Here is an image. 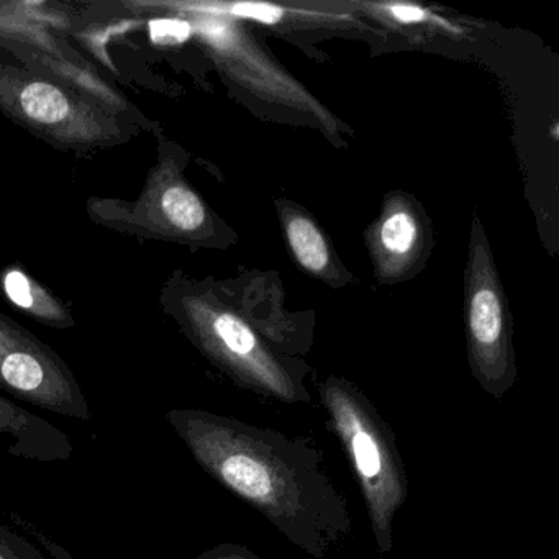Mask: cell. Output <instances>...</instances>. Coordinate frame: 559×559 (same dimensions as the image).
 Instances as JSON below:
<instances>
[{
	"mask_svg": "<svg viewBox=\"0 0 559 559\" xmlns=\"http://www.w3.org/2000/svg\"><path fill=\"white\" fill-rule=\"evenodd\" d=\"M166 420L209 476L307 555L326 558L348 538V503L309 441L198 408H173Z\"/></svg>",
	"mask_w": 559,
	"mask_h": 559,
	"instance_id": "cell-1",
	"label": "cell"
},
{
	"mask_svg": "<svg viewBox=\"0 0 559 559\" xmlns=\"http://www.w3.org/2000/svg\"><path fill=\"white\" fill-rule=\"evenodd\" d=\"M159 302L192 345L241 389L286 404L309 402L306 366L274 352L214 290L176 273L163 287Z\"/></svg>",
	"mask_w": 559,
	"mask_h": 559,
	"instance_id": "cell-2",
	"label": "cell"
},
{
	"mask_svg": "<svg viewBox=\"0 0 559 559\" xmlns=\"http://www.w3.org/2000/svg\"><path fill=\"white\" fill-rule=\"evenodd\" d=\"M319 391L330 427L361 487L376 545L379 551L389 552L394 545L392 523L408 493L407 473L394 433L369 399L345 379L329 378Z\"/></svg>",
	"mask_w": 559,
	"mask_h": 559,
	"instance_id": "cell-3",
	"label": "cell"
},
{
	"mask_svg": "<svg viewBox=\"0 0 559 559\" xmlns=\"http://www.w3.org/2000/svg\"><path fill=\"white\" fill-rule=\"evenodd\" d=\"M0 112L61 150L87 153L127 145L136 135L129 119L87 94L0 64Z\"/></svg>",
	"mask_w": 559,
	"mask_h": 559,
	"instance_id": "cell-4",
	"label": "cell"
},
{
	"mask_svg": "<svg viewBox=\"0 0 559 559\" xmlns=\"http://www.w3.org/2000/svg\"><path fill=\"white\" fill-rule=\"evenodd\" d=\"M169 143L150 169L145 188L133 202L94 198L87 212L96 224L122 234L191 243L207 235L211 215L202 199L182 178Z\"/></svg>",
	"mask_w": 559,
	"mask_h": 559,
	"instance_id": "cell-5",
	"label": "cell"
},
{
	"mask_svg": "<svg viewBox=\"0 0 559 559\" xmlns=\"http://www.w3.org/2000/svg\"><path fill=\"white\" fill-rule=\"evenodd\" d=\"M0 388L14 397L74 420H91L73 371L47 343L0 312Z\"/></svg>",
	"mask_w": 559,
	"mask_h": 559,
	"instance_id": "cell-6",
	"label": "cell"
},
{
	"mask_svg": "<svg viewBox=\"0 0 559 559\" xmlns=\"http://www.w3.org/2000/svg\"><path fill=\"white\" fill-rule=\"evenodd\" d=\"M471 263L474 274L466 289L471 369L487 394L502 399L516 376L506 302L484 253L476 251Z\"/></svg>",
	"mask_w": 559,
	"mask_h": 559,
	"instance_id": "cell-7",
	"label": "cell"
},
{
	"mask_svg": "<svg viewBox=\"0 0 559 559\" xmlns=\"http://www.w3.org/2000/svg\"><path fill=\"white\" fill-rule=\"evenodd\" d=\"M0 437H8V453L38 463L73 456V443L60 428L0 395Z\"/></svg>",
	"mask_w": 559,
	"mask_h": 559,
	"instance_id": "cell-8",
	"label": "cell"
},
{
	"mask_svg": "<svg viewBox=\"0 0 559 559\" xmlns=\"http://www.w3.org/2000/svg\"><path fill=\"white\" fill-rule=\"evenodd\" d=\"M376 254L388 276L404 271L421 247V225L414 211L395 205L384 212L376 227Z\"/></svg>",
	"mask_w": 559,
	"mask_h": 559,
	"instance_id": "cell-9",
	"label": "cell"
},
{
	"mask_svg": "<svg viewBox=\"0 0 559 559\" xmlns=\"http://www.w3.org/2000/svg\"><path fill=\"white\" fill-rule=\"evenodd\" d=\"M0 284L4 294L14 306L21 307L25 313L50 329L68 330L76 326L70 307L55 297L47 287L32 280L31 274L21 267H8L0 274Z\"/></svg>",
	"mask_w": 559,
	"mask_h": 559,
	"instance_id": "cell-10",
	"label": "cell"
},
{
	"mask_svg": "<svg viewBox=\"0 0 559 559\" xmlns=\"http://www.w3.org/2000/svg\"><path fill=\"white\" fill-rule=\"evenodd\" d=\"M284 228L297 263L313 276H325L332 267V253L313 221L300 212H289L284 218Z\"/></svg>",
	"mask_w": 559,
	"mask_h": 559,
	"instance_id": "cell-11",
	"label": "cell"
},
{
	"mask_svg": "<svg viewBox=\"0 0 559 559\" xmlns=\"http://www.w3.org/2000/svg\"><path fill=\"white\" fill-rule=\"evenodd\" d=\"M205 11H212V14L230 15L235 19H245V21L258 22L263 25L280 24L286 19L287 11L273 4L264 2H238V4L227 5H204Z\"/></svg>",
	"mask_w": 559,
	"mask_h": 559,
	"instance_id": "cell-12",
	"label": "cell"
},
{
	"mask_svg": "<svg viewBox=\"0 0 559 559\" xmlns=\"http://www.w3.org/2000/svg\"><path fill=\"white\" fill-rule=\"evenodd\" d=\"M0 559H45L27 539L0 523Z\"/></svg>",
	"mask_w": 559,
	"mask_h": 559,
	"instance_id": "cell-13",
	"label": "cell"
},
{
	"mask_svg": "<svg viewBox=\"0 0 559 559\" xmlns=\"http://www.w3.org/2000/svg\"><path fill=\"white\" fill-rule=\"evenodd\" d=\"M388 14L399 24H420L431 17L430 12L414 4H384L381 5Z\"/></svg>",
	"mask_w": 559,
	"mask_h": 559,
	"instance_id": "cell-14",
	"label": "cell"
},
{
	"mask_svg": "<svg viewBox=\"0 0 559 559\" xmlns=\"http://www.w3.org/2000/svg\"><path fill=\"white\" fill-rule=\"evenodd\" d=\"M198 559H260L247 546L234 545V543H222L202 552Z\"/></svg>",
	"mask_w": 559,
	"mask_h": 559,
	"instance_id": "cell-15",
	"label": "cell"
}]
</instances>
